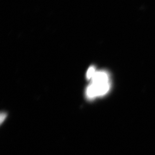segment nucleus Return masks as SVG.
Returning <instances> with one entry per match:
<instances>
[{
  "label": "nucleus",
  "mask_w": 155,
  "mask_h": 155,
  "mask_svg": "<svg viewBox=\"0 0 155 155\" xmlns=\"http://www.w3.org/2000/svg\"><path fill=\"white\" fill-rule=\"evenodd\" d=\"M91 79L92 83L107 82L110 81V76L106 71H97Z\"/></svg>",
  "instance_id": "f257e3e1"
},
{
  "label": "nucleus",
  "mask_w": 155,
  "mask_h": 155,
  "mask_svg": "<svg viewBox=\"0 0 155 155\" xmlns=\"http://www.w3.org/2000/svg\"><path fill=\"white\" fill-rule=\"evenodd\" d=\"M96 72V71L95 68L94 66H91L89 68L87 72V78L88 79H92L94 76Z\"/></svg>",
  "instance_id": "f03ea898"
},
{
  "label": "nucleus",
  "mask_w": 155,
  "mask_h": 155,
  "mask_svg": "<svg viewBox=\"0 0 155 155\" xmlns=\"http://www.w3.org/2000/svg\"><path fill=\"white\" fill-rule=\"evenodd\" d=\"M6 117V114H4V113H3V114H1V123H2V122L3 121H4V120H5V119Z\"/></svg>",
  "instance_id": "7ed1b4c3"
}]
</instances>
